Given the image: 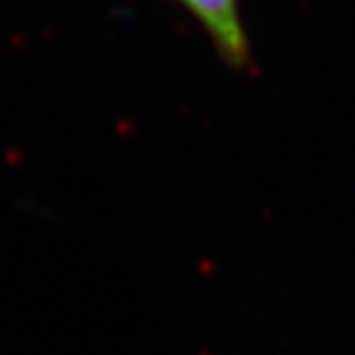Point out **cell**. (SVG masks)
Here are the masks:
<instances>
[{"instance_id": "1", "label": "cell", "mask_w": 355, "mask_h": 355, "mask_svg": "<svg viewBox=\"0 0 355 355\" xmlns=\"http://www.w3.org/2000/svg\"><path fill=\"white\" fill-rule=\"evenodd\" d=\"M210 35L227 62L242 67L248 58V43L240 21L238 0H178Z\"/></svg>"}]
</instances>
